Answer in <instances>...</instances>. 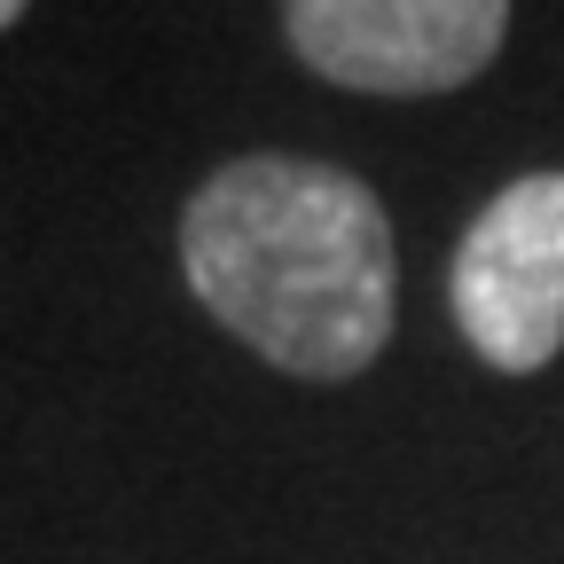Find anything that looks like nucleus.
I'll use <instances>...</instances> for the list:
<instances>
[{
    "mask_svg": "<svg viewBox=\"0 0 564 564\" xmlns=\"http://www.w3.org/2000/svg\"><path fill=\"white\" fill-rule=\"evenodd\" d=\"M282 40L345 95H455L502 55L510 0H282Z\"/></svg>",
    "mask_w": 564,
    "mask_h": 564,
    "instance_id": "obj_3",
    "label": "nucleus"
},
{
    "mask_svg": "<svg viewBox=\"0 0 564 564\" xmlns=\"http://www.w3.org/2000/svg\"><path fill=\"white\" fill-rule=\"evenodd\" d=\"M447 306L470 352L533 377L564 352V173H518L455 243Z\"/></svg>",
    "mask_w": 564,
    "mask_h": 564,
    "instance_id": "obj_2",
    "label": "nucleus"
},
{
    "mask_svg": "<svg viewBox=\"0 0 564 564\" xmlns=\"http://www.w3.org/2000/svg\"><path fill=\"white\" fill-rule=\"evenodd\" d=\"M24 9H32V0H0V32H9V24H17Z\"/></svg>",
    "mask_w": 564,
    "mask_h": 564,
    "instance_id": "obj_4",
    "label": "nucleus"
},
{
    "mask_svg": "<svg viewBox=\"0 0 564 564\" xmlns=\"http://www.w3.org/2000/svg\"><path fill=\"white\" fill-rule=\"evenodd\" d=\"M181 274L196 306L282 377L345 384L392 345V220L345 165L274 150L220 165L181 212Z\"/></svg>",
    "mask_w": 564,
    "mask_h": 564,
    "instance_id": "obj_1",
    "label": "nucleus"
}]
</instances>
